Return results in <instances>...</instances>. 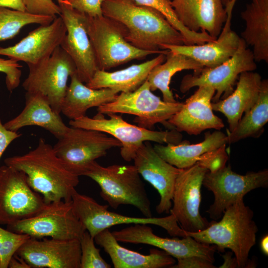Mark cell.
Segmentation results:
<instances>
[{
	"mask_svg": "<svg viewBox=\"0 0 268 268\" xmlns=\"http://www.w3.org/2000/svg\"><path fill=\"white\" fill-rule=\"evenodd\" d=\"M103 15L120 23L126 30V40L143 50L167 55L163 45H185L182 34L160 12L136 4L133 0H104Z\"/></svg>",
	"mask_w": 268,
	"mask_h": 268,
	"instance_id": "obj_1",
	"label": "cell"
},
{
	"mask_svg": "<svg viewBox=\"0 0 268 268\" xmlns=\"http://www.w3.org/2000/svg\"><path fill=\"white\" fill-rule=\"evenodd\" d=\"M5 165L24 173L27 183L42 196L46 203L71 201L79 176L70 172L57 155L53 146L40 138L37 146L28 152L9 157Z\"/></svg>",
	"mask_w": 268,
	"mask_h": 268,
	"instance_id": "obj_2",
	"label": "cell"
},
{
	"mask_svg": "<svg viewBox=\"0 0 268 268\" xmlns=\"http://www.w3.org/2000/svg\"><path fill=\"white\" fill-rule=\"evenodd\" d=\"M253 217V210L245 205L242 199L226 209L219 221L210 222L202 231L185 233L198 242L215 245L219 252L230 249L235 255L239 268H246L250 250L256 244L259 231Z\"/></svg>",
	"mask_w": 268,
	"mask_h": 268,
	"instance_id": "obj_3",
	"label": "cell"
},
{
	"mask_svg": "<svg viewBox=\"0 0 268 268\" xmlns=\"http://www.w3.org/2000/svg\"><path fill=\"white\" fill-rule=\"evenodd\" d=\"M83 176L95 181L100 196L114 209L130 204L146 217H152L150 201L136 168L131 165L114 164L104 167L94 161Z\"/></svg>",
	"mask_w": 268,
	"mask_h": 268,
	"instance_id": "obj_4",
	"label": "cell"
},
{
	"mask_svg": "<svg viewBox=\"0 0 268 268\" xmlns=\"http://www.w3.org/2000/svg\"><path fill=\"white\" fill-rule=\"evenodd\" d=\"M107 115L108 119L105 118L103 114L99 113L93 118L85 115L76 120H70L69 125L74 128L95 130L110 134L121 142L120 154L127 161L134 159L137 150L144 142L177 144L182 140V134L175 129L153 131L131 124L117 114Z\"/></svg>",
	"mask_w": 268,
	"mask_h": 268,
	"instance_id": "obj_5",
	"label": "cell"
},
{
	"mask_svg": "<svg viewBox=\"0 0 268 268\" xmlns=\"http://www.w3.org/2000/svg\"><path fill=\"white\" fill-rule=\"evenodd\" d=\"M85 25L99 70L107 71L133 60L163 54L134 47L126 40L125 28L103 15L96 17L86 15Z\"/></svg>",
	"mask_w": 268,
	"mask_h": 268,
	"instance_id": "obj_6",
	"label": "cell"
},
{
	"mask_svg": "<svg viewBox=\"0 0 268 268\" xmlns=\"http://www.w3.org/2000/svg\"><path fill=\"white\" fill-rule=\"evenodd\" d=\"M6 226L10 231L34 239L79 240L86 231L75 214L71 201L45 203L33 216Z\"/></svg>",
	"mask_w": 268,
	"mask_h": 268,
	"instance_id": "obj_7",
	"label": "cell"
},
{
	"mask_svg": "<svg viewBox=\"0 0 268 268\" xmlns=\"http://www.w3.org/2000/svg\"><path fill=\"white\" fill-rule=\"evenodd\" d=\"M98 131L68 127L53 146L57 155L72 173L83 176L96 159L106 155L121 142L113 136Z\"/></svg>",
	"mask_w": 268,
	"mask_h": 268,
	"instance_id": "obj_8",
	"label": "cell"
},
{
	"mask_svg": "<svg viewBox=\"0 0 268 268\" xmlns=\"http://www.w3.org/2000/svg\"><path fill=\"white\" fill-rule=\"evenodd\" d=\"M28 66L29 73L22 83L23 88L26 92L43 96L54 111L60 114L68 78L76 72L72 59L59 46L46 59Z\"/></svg>",
	"mask_w": 268,
	"mask_h": 268,
	"instance_id": "obj_9",
	"label": "cell"
},
{
	"mask_svg": "<svg viewBox=\"0 0 268 268\" xmlns=\"http://www.w3.org/2000/svg\"><path fill=\"white\" fill-rule=\"evenodd\" d=\"M184 102H166L154 95L147 81L135 90L121 92L113 101L97 107L99 113L127 114L136 116L138 126L150 130L157 123L168 120L182 107Z\"/></svg>",
	"mask_w": 268,
	"mask_h": 268,
	"instance_id": "obj_10",
	"label": "cell"
},
{
	"mask_svg": "<svg viewBox=\"0 0 268 268\" xmlns=\"http://www.w3.org/2000/svg\"><path fill=\"white\" fill-rule=\"evenodd\" d=\"M75 214L92 237L100 232L116 225L145 224L160 226L171 236L184 237L187 235L179 226L174 216L170 214L164 217H135L112 212L109 205H102L93 198L78 193L76 191L71 198Z\"/></svg>",
	"mask_w": 268,
	"mask_h": 268,
	"instance_id": "obj_11",
	"label": "cell"
},
{
	"mask_svg": "<svg viewBox=\"0 0 268 268\" xmlns=\"http://www.w3.org/2000/svg\"><path fill=\"white\" fill-rule=\"evenodd\" d=\"M202 185L214 196V201L206 212L210 218L217 220L224 211L251 191L268 187V170L249 172L241 175L233 171L230 165L214 172L207 171Z\"/></svg>",
	"mask_w": 268,
	"mask_h": 268,
	"instance_id": "obj_12",
	"label": "cell"
},
{
	"mask_svg": "<svg viewBox=\"0 0 268 268\" xmlns=\"http://www.w3.org/2000/svg\"><path fill=\"white\" fill-rule=\"evenodd\" d=\"M256 68L252 51L240 38L238 48L230 58L214 67H203L193 74L186 75L181 80L180 90L184 93L195 87L209 86L215 91L212 99V102H215L233 92L234 84L242 72Z\"/></svg>",
	"mask_w": 268,
	"mask_h": 268,
	"instance_id": "obj_13",
	"label": "cell"
},
{
	"mask_svg": "<svg viewBox=\"0 0 268 268\" xmlns=\"http://www.w3.org/2000/svg\"><path fill=\"white\" fill-rule=\"evenodd\" d=\"M45 203L29 185L24 173L5 164L0 166V225L30 217Z\"/></svg>",
	"mask_w": 268,
	"mask_h": 268,
	"instance_id": "obj_14",
	"label": "cell"
},
{
	"mask_svg": "<svg viewBox=\"0 0 268 268\" xmlns=\"http://www.w3.org/2000/svg\"><path fill=\"white\" fill-rule=\"evenodd\" d=\"M207 171V169L197 163L182 169L176 178L170 213L185 231L199 232L210 225V222L200 212L201 190Z\"/></svg>",
	"mask_w": 268,
	"mask_h": 268,
	"instance_id": "obj_15",
	"label": "cell"
},
{
	"mask_svg": "<svg viewBox=\"0 0 268 268\" xmlns=\"http://www.w3.org/2000/svg\"><path fill=\"white\" fill-rule=\"evenodd\" d=\"M57 2L61 9L60 16L67 29L60 46L73 60L79 79L87 83L98 68L86 30V14L73 8L66 0Z\"/></svg>",
	"mask_w": 268,
	"mask_h": 268,
	"instance_id": "obj_16",
	"label": "cell"
},
{
	"mask_svg": "<svg viewBox=\"0 0 268 268\" xmlns=\"http://www.w3.org/2000/svg\"><path fill=\"white\" fill-rule=\"evenodd\" d=\"M119 242L143 244L153 246L166 252L176 259L198 256L214 263L216 247L198 242L192 237L163 238L157 236L148 224H134L112 232Z\"/></svg>",
	"mask_w": 268,
	"mask_h": 268,
	"instance_id": "obj_17",
	"label": "cell"
},
{
	"mask_svg": "<svg viewBox=\"0 0 268 268\" xmlns=\"http://www.w3.org/2000/svg\"><path fill=\"white\" fill-rule=\"evenodd\" d=\"M31 268H80L79 239L30 238L15 254Z\"/></svg>",
	"mask_w": 268,
	"mask_h": 268,
	"instance_id": "obj_18",
	"label": "cell"
},
{
	"mask_svg": "<svg viewBox=\"0 0 268 268\" xmlns=\"http://www.w3.org/2000/svg\"><path fill=\"white\" fill-rule=\"evenodd\" d=\"M133 160L139 175L160 195V201L156 207L157 212L170 213L176 180L182 169L178 168L162 159L149 141L142 143Z\"/></svg>",
	"mask_w": 268,
	"mask_h": 268,
	"instance_id": "obj_19",
	"label": "cell"
},
{
	"mask_svg": "<svg viewBox=\"0 0 268 268\" xmlns=\"http://www.w3.org/2000/svg\"><path fill=\"white\" fill-rule=\"evenodd\" d=\"M67 29L61 17H56L48 24L41 25L14 45L0 47V55L28 66L36 65L49 57L60 46Z\"/></svg>",
	"mask_w": 268,
	"mask_h": 268,
	"instance_id": "obj_20",
	"label": "cell"
},
{
	"mask_svg": "<svg viewBox=\"0 0 268 268\" xmlns=\"http://www.w3.org/2000/svg\"><path fill=\"white\" fill-rule=\"evenodd\" d=\"M215 93V90L209 86H199L184 102L181 109L168 120V124L178 132L190 135H198L208 129L220 130L224 124L214 114L211 107Z\"/></svg>",
	"mask_w": 268,
	"mask_h": 268,
	"instance_id": "obj_21",
	"label": "cell"
},
{
	"mask_svg": "<svg viewBox=\"0 0 268 268\" xmlns=\"http://www.w3.org/2000/svg\"><path fill=\"white\" fill-rule=\"evenodd\" d=\"M171 4L180 22L194 32H204L216 39L227 19L221 0H172Z\"/></svg>",
	"mask_w": 268,
	"mask_h": 268,
	"instance_id": "obj_22",
	"label": "cell"
},
{
	"mask_svg": "<svg viewBox=\"0 0 268 268\" xmlns=\"http://www.w3.org/2000/svg\"><path fill=\"white\" fill-rule=\"evenodd\" d=\"M226 20L219 36L201 44L191 45H163L164 50L185 55L199 63L203 67H213L230 58L237 51L240 37L231 28Z\"/></svg>",
	"mask_w": 268,
	"mask_h": 268,
	"instance_id": "obj_23",
	"label": "cell"
},
{
	"mask_svg": "<svg viewBox=\"0 0 268 268\" xmlns=\"http://www.w3.org/2000/svg\"><path fill=\"white\" fill-rule=\"evenodd\" d=\"M94 239L109 255L115 268H171L176 263L173 257L162 250L151 249L148 255H143L122 247L109 228L98 233Z\"/></svg>",
	"mask_w": 268,
	"mask_h": 268,
	"instance_id": "obj_24",
	"label": "cell"
},
{
	"mask_svg": "<svg viewBox=\"0 0 268 268\" xmlns=\"http://www.w3.org/2000/svg\"><path fill=\"white\" fill-rule=\"evenodd\" d=\"M262 79L261 75L254 71L242 72L235 89L230 95L217 102H211L212 110L226 117L229 132L235 128L243 114L257 102Z\"/></svg>",
	"mask_w": 268,
	"mask_h": 268,
	"instance_id": "obj_25",
	"label": "cell"
},
{
	"mask_svg": "<svg viewBox=\"0 0 268 268\" xmlns=\"http://www.w3.org/2000/svg\"><path fill=\"white\" fill-rule=\"evenodd\" d=\"M4 126L7 129L14 132L27 126L40 127L49 132L58 139L68 128L45 97L38 93L28 92L25 93L23 110L16 117L4 123Z\"/></svg>",
	"mask_w": 268,
	"mask_h": 268,
	"instance_id": "obj_26",
	"label": "cell"
},
{
	"mask_svg": "<svg viewBox=\"0 0 268 268\" xmlns=\"http://www.w3.org/2000/svg\"><path fill=\"white\" fill-rule=\"evenodd\" d=\"M226 144L227 135L216 130L212 133H205L204 140L197 143L190 144L188 140H182L177 144H157L153 148L167 162L178 168L185 169L196 164L204 154Z\"/></svg>",
	"mask_w": 268,
	"mask_h": 268,
	"instance_id": "obj_27",
	"label": "cell"
},
{
	"mask_svg": "<svg viewBox=\"0 0 268 268\" xmlns=\"http://www.w3.org/2000/svg\"><path fill=\"white\" fill-rule=\"evenodd\" d=\"M165 59L166 55L160 54L150 60L121 70L109 72L98 69L86 85L92 89L110 88L119 93L132 92L146 81L155 66Z\"/></svg>",
	"mask_w": 268,
	"mask_h": 268,
	"instance_id": "obj_28",
	"label": "cell"
},
{
	"mask_svg": "<svg viewBox=\"0 0 268 268\" xmlns=\"http://www.w3.org/2000/svg\"><path fill=\"white\" fill-rule=\"evenodd\" d=\"M245 27L241 38L252 48L256 62L268 63V0H251L241 13Z\"/></svg>",
	"mask_w": 268,
	"mask_h": 268,
	"instance_id": "obj_29",
	"label": "cell"
},
{
	"mask_svg": "<svg viewBox=\"0 0 268 268\" xmlns=\"http://www.w3.org/2000/svg\"><path fill=\"white\" fill-rule=\"evenodd\" d=\"M61 106V112L70 120L85 116L89 108L99 107L111 102L119 92L110 88L92 89L83 84L76 73L70 76Z\"/></svg>",
	"mask_w": 268,
	"mask_h": 268,
	"instance_id": "obj_30",
	"label": "cell"
},
{
	"mask_svg": "<svg viewBox=\"0 0 268 268\" xmlns=\"http://www.w3.org/2000/svg\"><path fill=\"white\" fill-rule=\"evenodd\" d=\"M165 60V62L151 69L146 80L151 91L160 90L164 101L174 103L177 101L169 87L172 76L182 70L192 69L198 71L203 67L190 57L170 51L166 55Z\"/></svg>",
	"mask_w": 268,
	"mask_h": 268,
	"instance_id": "obj_31",
	"label": "cell"
},
{
	"mask_svg": "<svg viewBox=\"0 0 268 268\" xmlns=\"http://www.w3.org/2000/svg\"><path fill=\"white\" fill-rule=\"evenodd\" d=\"M268 122V80L262 79L258 99L242 117L235 128L227 134V143L248 137H259Z\"/></svg>",
	"mask_w": 268,
	"mask_h": 268,
	"instance_id": "obj_32",
	"label": "cell"
},
{
	"mask_svg": "<svg viewBox=\"0 0 268 268\" xmlns=\"http://www.w3.org/2000/svg\"><path fill=\"white\" fill-rule=\"evenodd\" d=\"M55 17L35 14L27 11L0 8V42L11 39L18 34L25 26L31 24L46 25Z\"/></svg>",
	"mask_w": 268,
	"mask_h": 268,
	"instance_id": "obj_33",
	"label": "cell"
},
{
	"mask_svg": "<svg viewBox=\"0 0 268 268\" xmlns=\"http://www.w3.org/2000/svg\"><path fill=\"white\" fill-rule=\"evenodd\" d=\"M136 4L148 6L160 12L183 36L186 45L201 44L214 39L204 32H194L186 28L178 19L171 0H133Z\"/></svg>",
	"mask_w": 268,
	"mask_h": 268,
	"instance_id": "obj_34",
	"label": "cell"
},
{
	"mask_svg": "<svg viewBox=\"0 0 268 268\" xmlns=\"http://www.w3.org/2000/svg\"><path fill=\"white\" fill-rule=\"evenodd\" d=\"M30 237L0 227V268H7L9 262L20 246Z\"/></svg>",
	"mask_w": 268,
	"mask_h": 268,
	"instance_id": "obj_35",
	"label": "cell"
},
{
	"mask_svg": "<svg viewBox=\"0 0 268 268\" xmlns=\"http://www.w3.org/2000/svg\"><path fill=\"white\" fill-rule=\"evenodd\" d=\"M80 268H110L111 266L101 257L100 249L94 244V239L86 230L79 239Z\"/></svg>",
	"mask_w": 268,
	"mask_h": 268,
	"instance_id": "obj_36",
	"label": "cell"
},
{
	"mask_svg": "<svg viewBox=\"0 0 268 268\" xmlns=\"http://www.w3.org/2000/svg\"><path fill=\"white\" fill-rule=\"evenodd\" d=\"M21 66L17 61L11 59L0 58V72L5 74V84L8 91L16 88L20 82Z\"/></svg>",
	"mask_w": 268,
	"mask_h": 268,
	"instance_id": "obj_37",
	"label": "cell"
},
{
	"mask_svg": "<svg viewBox=\"0 0 268 268\" xmlns=\"http://www.w3.org/2000/svg\"><path fill=\"white\" fill-rule=\"evenodd\" d=\"M226 145L202 155L197 162L209 172L216 171L226 164L228 156L225 150Z\"/></svg>",
	"mask_w": 268,
	"mask_h": 268,
	"instance_id": "obj_38",
	"label": "cell"
},
{
	"mask_svg": "<svg viewBox=\"0 0 268 268\" xmlns=\"http://www.w3.org/2000/svg\"><path fill=\"white\" fill-rule=\"evenodd\" d=\"M26 11L35 14L56 17L61 14L59 5L53 0H23Z\"/></svg>",
	"mask_w": 268,
	"mask_h": 268,
	"instance_id": "obj_39",
	"label": "cell"
},
{
	"mask_svg": "<svg viewBox=\"0 0 268 268\" xmlns=\"http://www.w3.org/2000/svg\"><path fill=\"white\" fill-rule=\"evenodd\" d=\"M73 8L90 17L103 15L102 4L104 0H66Z\"/></svg>",
	"mask_w": 268,
	"mask_h": 268,
	"instance_id": "obj_40",
	"label": "cell"
},
{
	"mask_svg": "<svg viewBox=\"0 0 268 268\" xmlns=\"http://www.w3.org/2000/svg\"><path fill=\"white\" fill-rule=\"evenodd\" d=\"M177 263L171 267V268H214L212 262L198 256H191L178 259Z\"/></svg>",
	"mask_w": 268,
	"mask_h": 268,
	"instance_id": "obj_41",
	"label": "cell"
},
{
	"mask_svg": "<svg viewBox=\"0 0 268 268\" xmlns=\"http://www.w3.org/2000/svg\"><path fill=\"white\" fill-rule=\"evenodd\" d=\"M21 134L7 129L0 119V159L8 146Z\"/></svg>",
	"mask_w": 268,
	"mask_h": 268,
	"instance_id": "obj_42",
	"label": "cell"
},
{
	"mask_svg": "<svg viewBox=\"0 0 268 268\" xmlns=\"http://www.w3.org/2000/svg\"><path fill=\"white\" fill-rule=\"evenodd\" d=\"M0 7L22 11H26L23 0H0Z\"/></svg>",
	"mask_w": 268,
	"mask_h": 268,
	"instance_id": "obj_43",
	"label": "cell"
},
{
	"mask_svg": "<svg viewBox=\"0 0 268 268\" xmlns=\"http://www.w3.org/2000/svg\"><path fill=\"white\" fill-rule=\"evenodd\" d=\"M8 268H31L27 263L22 258L14 254L10 259Z\"/></svg>",
	"mask_w": 268,
	"mask_h": 268,
	"instance_id": "obj_44",
	"label": "cell"
},
{
	"mask_svg": "<svg viewBox=\"0 0 268 268\" xmlns=\"http://www.w3.org/2000/svg\"><path fill=\"white\" fill-rule=\"evenodd\" d=\"M232 252H228L222 256L224 259V263L219 268H239L237 260L235 257H232Z\"/></svg>",
	"mask_w": 268,
	"mask_h": 268,
	"instance_id": "obj_45",
	"label": "cell"
},
{
	"mask_svg": "<svg viewBox=\"0 0 268 268\" xmlns=\"http://www.w3.org/2000/svg\"><path fill=\"white\" fill-rule=\"evenodd\" d=\"M260 248L264 254L268 255V235H265L260 242Z\"/></svg>",
	"mask_w": 268,
	"mask_h": 268,
	"instance_id": "obj_46",
	"label": "cell"
},
{
	"mask_svg": "<svg viewBox=\"0 0 268 268\" xmlns=\"http://www.w3.org/2000/svg\"><path fill=\"white\" fill-rule=\"evenodd\" d=\"M237 0H231L230 2L225 7L226 14L227 20H231L232 12Z\"/></svg>",
	"mask_w": 268,
	"mask_h": 268,
	"instance_id": "obj_47",
	"label": "cell"
},
{
	"mask_svg": "<svg viewBox=\"0 0 268 268\" xmlns=\"http://www.w3.org/2000/svg\"><path fill=\"white\" fill-rule=\"evenodd\" d=\"M231 0H221L223 4L225 7Z\"/></svg>",
	"mask_w": 268,
	"mask_h": 268,
	"instance_id": "obj_48",
	"label": "cell"
},
{
	"mask_svg": "<svg viewBox=\"0 0 268 268\" xmlns=\"http://www.w3.org/2000/svg\"><path fill=\"white\" fill-rule=\"evenodd\" d=\"M59 0H57V1H58Z\"/></svg>",
	"mask_w": 268,
	"mask_h": 268,
	"instance_id": "obj_49",
	"label": "cell"
}]
</instances>
